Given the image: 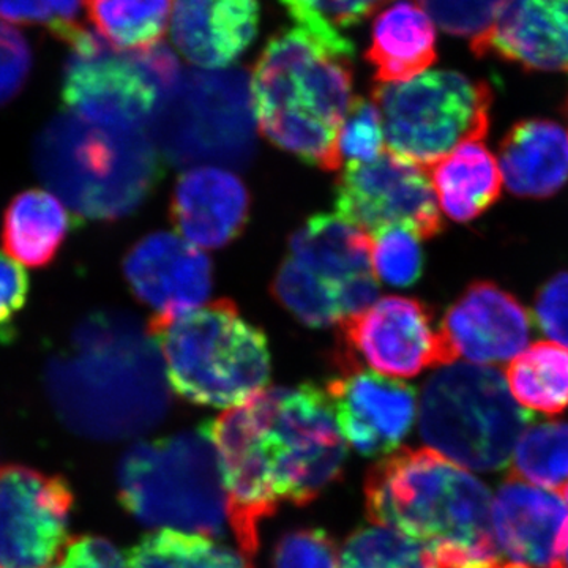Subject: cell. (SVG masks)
Listing matches in <instances>:
<instances>
[{"instance_id": "cell-1", "label": "cell", "mask_w": 568, "mask_h": 568, "mask_svg": "<svg viewBox=\"0 0 568 568\" xmlns=\"http://www.w3.org/2000/svg\"><path fill=\"white\" fill-rule=\"evenodd\" d=\"M203 429L230 496L231 532L252 562L264 518L284 503H312L345 466L331 398L312 384L267 388Z\"/></svg>"}, {"instance_id": "cell-2", "label": "cell", "mask_w": 568, "mask_h": 568, "mask_svg": "<svg viewBox=\"0 0 568 568\" xmlns=\"http://www.w3.org/2000/svg\"><path fill=\"white\" fill-rule=\"evenodd\" d=\"M159 347L148 327L122 313L85 317L69 353L54 358L48 383L71 426L100 439H123L159 425L170 407Z\"/></svg>"}, {"instance_id": "cell-3", "label": "cell", "mask_w": 568, "mask_h": 568, "mask_svg": "<svg viewBox=\"0 0 568 568\" xmlns=\"http://www.w3.org/2000/svg\"><path fill=\"white\" fill-rule=\"evenodd\" d=\"M353 41L343 33L286 29L254 63L252 97L261 133L324 171L342 166L336 140L354 103Z\"/></svg>"}, {"instance_id": "cell-4", "label": "cell", "mask_w": 568, "mask_h": 568, "mask_svg": "<svg viewBox=\"0 0 568 568\" xmlns=\"http://www.w3.org/2000/svg\"><path fill=\"white\" fill-rule=\"evenodd\" d=\"M365 497L372 523L416 538L435 552L436 566L503 560L488 488L432 448H405L377 463Z\"/></svg>"}, {"instance_id": "cell-5", "label": "cell", "mask_w": 568, "mask_h": 568, "mask_svg": "<svg viewBox=\"0 0 568 568\" xmlns=\"http://www.w3.org/2000/svg\"><path fill=\"white\" fill-rule=\"evenodd\" d=\"M33 162L71 211L97 222L136 211L163 174L148 130L100 125L71 112L41 130Z\"/></svg>"}, {"instance_id": "cell-6", "label": "cell", "mask_w": 568, "mask_h": 568, "mask_svg": "<svg viewBox=\"0 0 568 568\" xmlns=\"http://www.w3.org/2000/svg\"><path fill=\"white\" fill-rule=\"evenodd\" d=\"M168 383L186 402L235 407L263 392L271 377L267 336L227 298L148 324Z\"/></svg>"}, {"instance_id": "cell-7", "label": "cell", "mask_w": 568, "mask_h": 568, "mask_svg": "<svg viewBox=\"0 0 568 568\" xmlns=\"http://www.w3.org/2000/svg\"><path fill=\"white\" fill-rule=\"evenodd\" d=\"M118 484L142 525L212 538L230 528V496L204 429L136 444L123 455Z\"/></svg>"}, {"instance_id": "cell-8", "label": "cell", "mask_w": 568, "mask_h": 568, "mask_svg": "<svg viewBox=\"0 0 568 568\" xmlns=\"http://www.w3.org/2000/svg\"><path fill=\"white\" fill-rule=\"evenodd\" d=\"M529 420L530 414L518 406L506 377L491 366H443L422 390L425 443L455 465L477 473L508 465Z\"/></svg>"}, {"instance_id": "cell-9", "label": "cell", "mask_w": 568, "mask_h": 568, "mask_svg": "<svg viewBox=\"0 0 568 568\" xmlns=\"http://www.w3.org/2000/svg\"><path fill=\"white\" fill-rule=\"evenodd\" d=\"M377 291L372 237L328 213L313 215L295 231L272 284L276 302L312 328L364 312Z\"/></svg>"}, {"instance_id": "cell-10", "label": "cell", "mask_w": 568, "mask_h": 568, "mask_svg": "<svg viewBox=\"0 0 568 568\" xmlns=\"http://www.w3.org/2000/svg\"><path fill=\"white\" fill-rule=\"evenodd\" d=\"M252 84L244 70H192L163 97L148 132L168 162L245 166L256 149Z\"/></svg>"}, {"instance_id": "cell-11", "label": "cell", "mask_w": 568, "mask_h": 568, "mask_svg": "<svg viewBox=\"0 0 568 568\" xmlns=\"http://www.w3.org/2000/svg\"><path fill=\"white\" fill-rule=\"evenodd\" d=\"M373 102L383 114L387 149L429 170L458 145L485 140L493 92L485 81L436 70L377 85Z\"/></svg>"}, {"instance_id": "cell-12", "label": "cell", "mask_w": 568, "mask_h": 568, "mask_svg": "<svg viewBox=\"0 0 568 568\" xmlns=\"http://www.w3.org/2000/svg\"><path fill=\"white\" fill-rule=\"evenodd\" d=\"M62 99L71 114L119 129H145L181 78L174 52L163 44L121 51L91 31L70 41Z\"/></svg>"}, {"instance_id": "cell-13", "label": "cell", "mask_w": 568, "mask_h": 568, "mask_svg": "<svg viewBox=\"0 0 568 568\" xmlns=\"http://www.w3.org/2000/svg\"><path fill=\"white\" fill-rule=\"evenodd\" d=\"M428 170L386 149L369 163H347L335 185L339 219L369 234L403 227L418 239L444 230Z\"/></svg>"}, {"instance_id": "cell-14", "label": "cell", "mask_w": 568, "mask_h": 568, "mask_svg": "<svg viewBox=\"0 0 568 568\" xmlns=\"http://www.w3.org/2000/svg\"><path fill=\"white\" fill-rule=\"evenodd\" d=\"M342 368L409 379L429 366L454 364L432 310L413 297L387 295L339 324Z\"/></svg>"}, {"instance_id": "cell-15", "label": "cell", "mask_w": 568, "mask_h": 568, "mask_svg": "<svg viewBox=\"0 0 568 568\" xmlns=\"http://www.w3.org/2000/svg\"><path fill=\"white\" fill-rule=\"evenodd\" d=\"M73 493L31 467L0 469V568H51L69 545Z\"/></svg>"}, {"instance_id": "cell-16", "label": "cell", "mask_w": 568, "mask_h": 568, "mask_svg": "<svg viewBox=\"0 0 568 568\" xmlns=\"http://www.w3.org/2000/svg\"><path fill=\"white\" fill-rule=\"evenodd\" d=\"M327 395L339 433L365 457L392 455L416 420L413 387L362 368H342Z\"/></svg>"}, {"instance_id": "cell-17", "label": "cell", "mask_w": 568, "mask_h": 568, "mask_svg": "<svg viewBox=\"0 0 568 568\" xmlns=\"http://www.w3.org/2000/svg\"><path fill=\"white\" fill-rule=\"evenodd\" d=\"M440 334L452 361L493 366L514 361L528 346L532 320L515 295L476 282L447 310Z\"/></svg>"}, {"instance_id": "cell-18", "label": "cell", "mask_w": 568, "mask_h": 568, "mask_svg": "<svg viewBox=\"0 0 568 568\" xmlns=\"http://www.w3.org/2000/svg\"><path fill=\"white\" fill-rule=\"evenodd\" d=\"M126 283L153 316L174 317L200 308L212 293L207 254L173 233L141 239L123 263Z\"/></svg>"}, {"instance_id": "cell-19", "label": "cell", "mask_w": 568, "mask_h": 568, "mask_svg": "<svg viewBox=\"0 0 568 568\" xmlns=\"http://www.w3.org/2000/svg\"><path fill=\"white\" fill-rule=\"evenodd\" d=\"M491 518L499 556L519 567L551 568L568 536L566 503L517 478L497 489Z\"/></svg>"}, {"instance_id": "cell-20", "label": "cell", "mask_w": 568, "mask_h": 568, "mask_svg": "<svg viewBox=\"0 0 568 568\" xmlns=\"http://www.w3.org/2000/svg\"><path fill=\"white\" fill-rule=\"evenodd\" d=\"M248 190L231 171L196 166L181 174L171 196V222L181 237L201 248H222L245 230Z\"/></svg>"}, {"instance_id": "cell-21", "label": "cell", "mask_w": 568, "mask_h": 568, "mask_svg": "<svg viewBox=\"0 0 568 568\" xmlns=\"http://www.w3.org/2000/svg\"><path fill=\"white\" fill-rule=\"evenodd\" d=\"M470 51L529 71H568V0H507Z\"/></svg>"}, {"instance_id": "cell-22", "label": "cell", "mask_w": 568, "mask_h": 568, "mask_svg": "<svg viewBox=\"0 0 568 568\" xmlns=\"http://www.w3.org/2000/svg\"><path fill=\"white\" fill-rule=\"evenodd\" d=\"M260 20V0H174L171 39L193 65L223 70L252 47Z\"/></svg>"}, {"instance_id": "cell-23", "label": "cell", "mask_w": 568, "mask_h": 568, "mask_svg": "<svg viewBox=\"0 0 568 568\" xmlns=\"http://www.w3.org/2000/svg\"><path fill=\"white\" fill-rule=\"evenodd\" d=\"M499 168L515 196H552L568 182L567 133L547 119L515 123L500 142Z\"/></svg>"}, {"instance_id": "cell-24", "label": "cell", "mask_w": 568, "mask_h": 568, "mask_svg": "<svg viewBox=\"0 0 568 568\" xmlns=\"http://www.w3.org/2000/svg\"><path fill=\"white\" fill-rule=\"evenodd\" d=\"M365 58L379 84L420 77L437 61L435 22L416 3L396 0L373 22Z\"/></svg>"}, {"instance_id": "cell-25", "label": "cell", "mask_w": 568, "mask_h": 568, "mask_svg": "<svg viewBox=\"0 0 568 568\" xmlns=\"http://www.w3.org/2000/svg\"><path fill=\"white\" fill-rule=\"evenodd\" d=\"M433 189L448 219L467 223L496 203L503 190L499 162L484 140L458 145L454 152L433 164Z\"/></svg>"}, {"instance_id": "cell-26", "label": "cell", "mask_w": 568, "mask_h": 568, "mask_svg": "<svg viewBox=\"0 0 568 568\" xmlns=\"http://www.w3.org/2000/svg\"><path fill=\"white\" fill-rule=\"evenodd\" d=\"M70 227V213L55 194L26 190L3 213V248L18 264L47 267L61 252Z\"/></svg>"}, {"instance_id": "cell-27", "label": "cell", "mask_w": 568, "mask_h": 568, "mask_svg": "<svg viewBox=\"0 0 568 568\" xmlns=\"http://www.w3.org/2000/svg\"><path fill=\"white\" fill-rule=\"evenodd\" d=\"M507 386L519 405L556 416L568 407V349L538 342L506 369Z\"/></svg>"}, {"instance_id": "cell-28", "label": "cell", "mask_w": 568, "mask_h": 568, "mask_svg": "<svg viewBox=\"0 0 568 568\" xmlns=\"http://www.w3.org/2000/svg\"><path fill=\"white\" fill-rule=\"evenodd\" d=\"M174 0H85L97 33L121 51L156 47L171 26Z\"/></svg>"}, {"instance_id": "cell-29", "label": "cell", "mask_w": 568, "mask_h": 568, "mask_svg": "<svg viewBox=\"0 0 568 568\" xmlns=\"http://www.w3.org/2000/svg\"><path fill=\"white\" fill-rule=\"evenodd\" d=\"M129 568H252V560L212 537L160 529L142 538L126 558Z\"/></svg>"}, {"instance_id": "cell-30", "label": "cell", "mask_w": 568, "mask_h": 568, "mask_svg": "<svg viewBox=\"0 0 568 568\" xmlns=\"http://www.w3.org/2000/svg\"><path fill=\"white\" fill-rule=\"evenodd\" d=\"M508 477L559 491L566 488L568 420H551L529 426L519 437Z\"/></svg>"}, {"instance_id": "cell-31", "label": "cell", "mask_w": 568, "mask_h": 568, "mask_svg": "<svg viewBox=\"0 0 568 568\" xmlns=\"http://www.w3.org/2000/svg\"><path fill=\"white\" fill-rule=\"evenodd\" d=\"M339 568H436L435 552L388 526L355 530L339 552Z\"/></svg>"}, {"instance_id": "cell-32", "label": "cell", "mask_w": 568, "mask_h": 568, "mask_svg": "<svg viewBox=\"0 0 568 568\" xmlns=\"http://www.w3.org/2000/svg\"><path fill=\"white\" fill-rule=\"evenodd\" d=\"M372 264L381 282L396 287L413 286L424 272L420 239L403 227H390L369 235Z\"/></svg>"}, {"instance_id": "cell-33", "label": "cell", "mask_w": 568, "mask_h": 568, "mask_svg": "<svg viewBox=\"0 0 568 568\" xmlns=\"http://www.w3.org/2000/svg\"><path fill=\"white\" fill-rule=\"evenodd\" d=\"M384 122L373 100L355 99L336 140L339 162L369 163L384 149Z\"/></svg>"}, {"instance_id": "cell-34", "label": "cell", "mask_w": 568, "mask_h": 568, "mask_svg": "<svg viewBox=\"0 0 568 568\" xmlns=\"http://www.w3.org/2000/svg\"><path fill=\"white\" fill-rule=\"evenodd\" d=\"M432 21L448 36L481 39L495 24L507 0H418Z\"/></svg>"}, {"instance_id": "cell-35", "label": "cell", "mask_w": 568, "mask_h": 568, "mask_svg": "<svg viewBox=\"0 0 568 568\" xmlns=\"http://www.w3.org/2000/svg\"><path fill=\"white\" fill-rule=\"evenodd\" d=\"M82 0H0V17L24 26H41L70 43L84 28L78 21Z\"/></svg>"}, {"instance_id": "cell-36", "label": "cell", "mask_w": 568, "mask_h": 568, "mask_svg": "<svg viewBox=\"0 0 568 568\" xmlns=\"http://www.w3.org/2000/svg\"><path fill=\"white\" fill-rule=\"evenodd\" d=\"M274 568H339V552L325 530H293L276 545Z\"/></svg>"}, {"instance_id": "cell-37", "label": "cell", "mask_w": 568, "mask_h": 568, "mask_svg": "<svg viewBox=\"0 0 568 568\" xmlns=\"http://www.w3.org/2000/svg\"><path fill=\"white\" fill-rule=\"evenodd\" d=\"M31 280L17 261L0 253V345L13 342L18 317L29 301Z\"/></svg>"}, {"instance_id": "cell-38", "label": "cell", "mask_w": 568, "mask_h": 568, "mask_svg": "<svg viewBox=\"0 0 568 568\" xmlns=\"http://www.w3.org/2000/svg\"><path fill=\"white\" fill-rule=\"evenodd\" d=\"M32 54L17 29L0 21V104L21 92L31 73Z\"/></svg>"}, {"instance_id": "cell-39", "label": "cell", "mask_w": 568, "mask_h": 568, "mask_svg": "<svg viewBox=\"0 0 568 568\" xmlns=\"http://www.w3.org/2000/svg\"><path fill=\"white\" fill-rule=\"evenodd\" d=\"M534 316L540 331L568 349V271L552 276L538 291Z\"/></svg>"}, {"instance_id": "cell-40", "label": "cell", "mask_w": 568, "mask_h": 568, "mask_svg": "<svg viewBox=\"0 0 568 568\" xmlns=\"http://www.w3.org/2000/svg\"><path fill=\"white\" fill-rule=\"evenodd\" d=\"M51 568H129L121 552L100 537H78L69 541Z\"/></svg>"}, {"instance_id": "cell-41", "label": "cell", "mask_w": 568, "mask_h": 568, "mask_svg": "<svg viewBox=\"0 0 568 568\" xmlns=\"http://www.w3.org/2000/svg\"><path fill=\"white\" fill-rule=\"evenodd\" d=\"M387 0H317V13L324 24L349 28L368 18Z\"/></svg>"}, {"instance_id": "cell-42", "label": "cell", "mask_w": 568, "mask_h": 568, "mask_svg": "<svg viewBox=\"0 0 568 568\" xmlns=\"http://www.w3.org/2000/svg\"><path fill=\"white\" fill-rule=\"evenodd\" d=\"M436 568H506L504 560L484 564H457V566H436Z\"/></svg>"}, {"instance_id": "cell-43", "label": "cell", "mask_w": 568, "mask_h": 568, "mask_svg": "<svg viewBox=\"0 0 568 568\" xmlns=\"http://www.w3.org/2000/svg\"><path fill=\"white\" fill-rule=\"evenodd\" d=\"M551 568H568V536L562 544V548L559 549Z\"/></svg>"}, {"instance_id": "cell-44", "label": "cell", "mask_w": 568, "mask_h": 568, "mask_svg": "<svg viewBox=\"0 0 568 568\" xmlns=\"http://www.w3.org/2000/svg\"><path fill=\"white\" fill-rule=\"evenodd\" d=\"M560 493H562V496L566 497V499L568 500V485L566 488L560 489Z\"/></svg>"}]
</instances>
